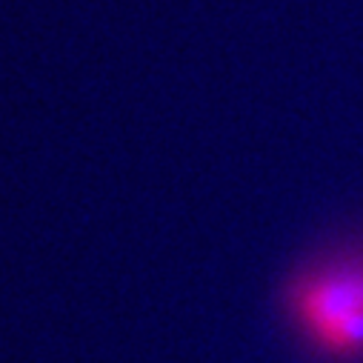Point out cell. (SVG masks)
<instances>
[{
  "instance_id": "obj_1",
  "label": "cell",
  "mask_w": 363,
  "mask_h": 363,
  "mask_svg": "<svg viewBox=\"0 0 363 363\" xmlns=\"http://www.w3.org/2000/svg\"><path fill=\"white\" fill-rule=\"evenodd\" d=\"M284 309L315 354L363 360V246L332 249L301 266L286 281Z\"/></svg>"
}]
</instances>
